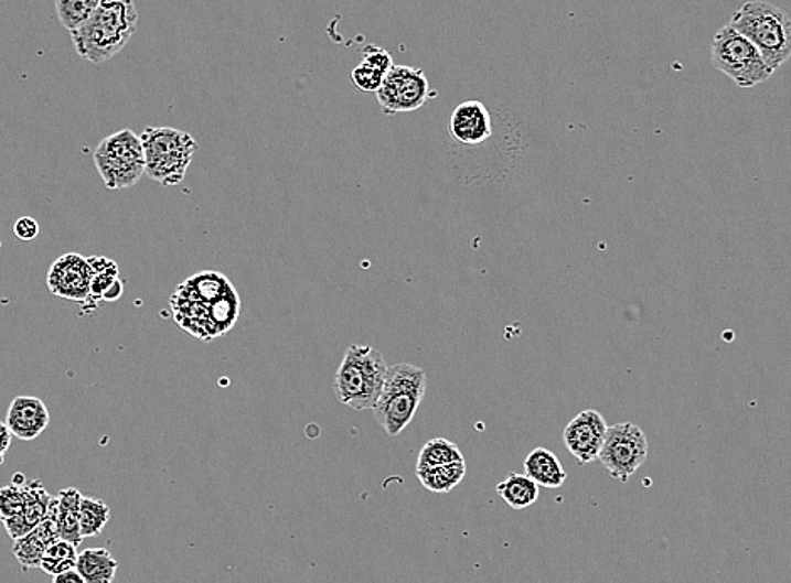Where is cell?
Returning <instances> with one entry per match:
<instances>
[{
  "instance_id": "cell-1",
  "label": "cell",
  "mask_w": 791,
  "mask_h": 583,
  "mask_svg": "<svg viewBox=\"0 0 791 583\" xmlns=\"http://www.w3.org/2000/svg\"><path fill=\"white\" fill-rule=\"evenodd\" d=\"M137 25L136 0H101L95 12L70 34L82 60L104 64L125 50Z\"/></svg>"
},
{
  "instance_id": "cell-2",
  "label": "cell",
  "mask_w": 791,
  "mask_h": 583,
  "mask_svg": "<svg viewBox=\"0 0 791 583\" xmlns=\"http://www.w3.org/2000/svg\"><path fill=\"white\" fill-rule=\"evenodd\" d=\"M389 365L383 354L370 345H351L334 379V393L342 406L352 410L374 409Z\"/></svg>"
},
{
  "instance_id": "cell-3",
  "label": "cell",
  "mask_w": 791,
  "mask_h": 583,
  "mask_svg": "<svg viewBox=\"0 0 791 583\" xmlns=\"http://www.w3.org/2000/svg\"><path fill=\"white\" fill-rule=\"evenodd\" d=\"M729 24L761 51L777 73L791 57V18L778 6L752 0L733 12Z\"/></svg>"
},
{
  "instance_id": "cell-4",
  "label": "cell",
  "mask_w": 791,
  "mask_h": 583,
  "mask_svg": "<svg viewBox=\"0 0 791 583\" xmlns=\"http://www.w3.org/2000/svg\"><path fill=\"white\" fill-rule=\"evenodd\" d=\"M426 392V374L411 364L387 368L380 399L374 406L377 424L391 438L402 434L418 412Z\"/></svg>"
},
{
  "instance_id": "cell-5",
  "label": "cell",
  "mask_w": 791,
  "mask_h": 583,
  "mask_svg": "<svg viewBox=\"0 0 791 583\" xmlns=\"http://www.w3.org/2000/svg\"><path fill=\"white\" fill-rule=\"evenodd\" d=\"M140 139L146 152V174L165 187L181 184L197 150L194 137L178 128L149 127Z\"/></svg>"
},
{
  "instance_id": "cell-6",
  "label": "cell",
  "mask_w": 791,
  "mask_h": 583,
  "mask_svg": "<svg viewBox=\"0 0 791 583\" xmlns=\"http://www.w3.org/2000/svg\"><path fill=\"white\" fill-rule=\"evenodd\" d=\"M710 63L717 72L731 78L739 88H755L773 76V67L745 34L723 25L710 43Z\"/></svg>"
},
{
  "instance_id": "cell-7",
  "label": "cell",
  "mask_w": 791,
  "mask_h": 583,
  "mask_svg": "<svg viewBox=\"0 0 791 583\" xmlns=\"http://www.w3.org/2000/svg\"><path fill=\"white\" fill-rule=\"evenodd\" d=\"M93 160L105 187L110 191L133 187L146 175L142 139L131 130H120L101 140Z\"/></svg>"
},
{
  "instance_id": "cell-8",
  "label": "cell",
  "mask_w": 791,
  "mask_h": 583,
  "mask_svg": "<svg viewBox=\"0 0 791 583\" xmlns=\"http://www.w3.org/2000/svg\"><path fill=\"white\" fill-rule=\"evenodd\" d=\"M649 441L639 425L630 422L608 428L598 460L607 467L613 479L627 483L645 464Z\"/></svg>"
},
{
  "instance_id": "cell-9",
  "label": "cell",
  "mask_w": 791,
  "mask_h": 583,
  "mask_svg": "<svg viewBox=\"0 0 791 583\" xmlns=\"http://www.w3.org/2000/svg\"><path fill=\"white\" fill-rule=\"evenodd\" d=\"M383 114H411L430 98V83L418 67L394 64L384 76L383 85L376 91Z\"/></svg>"
},
{
  "instance_id": "cell-10",
  "label": "cell",
  "mask_w": 791,
  "mask_h": 583,
  "mask_svg": "<svg viewBox=\"0 0 791 583\" xmlns=\"http://www.w3.org/2000/svg\"><path fill=\"white\" fill-rule=\"evenodd\" d=\"M92 277L93 269L88 258L70 252L51 264L47 272V287L54 296L82 303L89 298Z\"/></svg>"
},
{
  "instance_id": "cell-11",
  "label": "cell",
  "mask_w": 791,
  "mask_h": 583,
  "mask_svg": "<svg viewBox=\"0 0 791 583\" xmlns=\"http://www.w3.org/2000/svg\"><path fill=\"white\" fill-rule=\"evenodd\" d=\"M608 425L598 410L586 409L566 425L563 441L581 466L598 460Z\"/></svg>"
},
{
  "instance_id": "cell-12",
  "label": "cell",
  "mask_w": 791,
  "mask_h": 583,
  "mask_svg": "<svg viewBox=\"0 0 791 583\" xmlns=\"http://www.w3.org/2000/svg\"><path fill=\"white\" fill-rule=\"evenodd\" d=\"M448 133L460 145H482L493 134L489 108L477 99L460 102L448 121Z\"/></svg>"
},
{
  "instance_id": "cell-13",
  "label": "cell",
  "mask_w": 791,
  "mask_h": 583,
  "mask_svg": "<svg viewBox=\"0 0 791 583\" xmlns=\"http://www.w3.org/2000/svg\"><path fill=\"white\" fill-rule=\"evenodd\" d=\"M50 421L46 403L32 396L15 397L6 415V424L11 429L12 435L21 441L40 438L46 431Z\"/></svg>"
},
{
  "instance_id": "cell-14",
  "label": "cell",
  "mask_w": 791,
  "mask_h": 583,
  "mask_svg": "<svg viewBox=\"0 0 791 583\" xmlns=\"http://www.w3.org/2000/svg\"><path fill=\"white\" fill-rule=\"evenodd\" d=\"M524 471L541 488L546 489L562 488L568 477L562 461L544 447H536L530 456L525 457Z\"/></svg>"
},
{
  "instance_id": "cell-15",
  "label": "cell",
  "mask_w": 791,
  "mask_h": 583,
  "mask_svg": "<svg viewBox=\"0 0 791 583\" xmlns=\"http://www.w3.org/2000/svg\"><path fill=\"white\" fill-rule=\"evenodd\" d=\"M233 288L235 287L221 272L203 271L188 278L175 293L191 298V300L203 301V303H213Z\"/></svg>"
},
{
  "instance_id": "cell-16",
  "label": "cell",
  "mask_w": 791,
  "mask_h": 583,
  "mask_svg": "<svg viewBox=\"0 0 791 583\" xmlns=\"http://www.w3.org/2000/svg\"><path fill=\"white\" fill-rule=\"evenodd\" d=\"M76 569L85 583H111L117 575L118 563L107 548H86L78 553Z\"/></svg>"
},
{
  "instance_id": "cell-17",
  "label": "cell",
  "mask_w": 791,
  "mask_h": 583,
  "mask_svg": "<svg viewBox=\"0 0 791 583\" xmlns=\"http://www.w3.org/2000/svg\"><path fill=\"white\" fill-rule=\"evenodd\" d=\"M56 498L60 538L72 541L78 547L83 540L82 530H79V505H82L83 495L76 488H68L57 493Z\"/></svg>"
},
{
  "instance_id": "cell-18",
  "label": "cell",
  "mask_w": 791,
  "mask_h": 583,
  "mask_svg": "<svg viewBox=\"0 0 791 583\" xmlns=\"http://www.w3.org/2000/svg\"><path fill=\"white\" fill-rule=\"evenodd\" d=\"M539 488L527 474H509L507 479L499 483L498 495L507 503L512 509H525L539 499Z\"/></svg>"
},
{
  "instance_id": "cell-19",
  "label": "cell",
  "mask_w": 791,
  "mask_h": 583,
  "mask_svg": "<svg viewBox=\"0 0 791 583\" xmlns=\"http://www.w3.org/2000/svg\"><path fill=\"white\" fill-rule=\"evenodd\" d=\"M467 474L466 461L447 464V466L430 467V469H416L423 488L431 493H450L457 488Z\"/></svg>"
},
{
  "instance_id": "cell-20",
  "label": "cell",
  "mask_w": 791,
  "mask_h": 583,
  "mask_svg": "<svg viewBox=\"0 0 791 583\" xmlns=\"http://www.w3.org/2000/svg\"><path fill=\"white\" fill-rule=\"evenodd\" d=\"M466 461L458 445L445 438L431 439L419 451L416 469H430V467L447 466V464Z\"/></svg>"
},
{
  "instance_id": "cell-21",
  "label": "cell",
  "mask_w": 791,
  "mask_h": 583,
  "mask_svg": "<svg viewBox=\"0 0 791 583\" xmlns=\"http://www.w3.org/2000/svg\"><path fill=\"white\" fill-rule=\"evenodd\" d=\"M76 562H78L76 544L72 543V541L63 540V538H57L56 541L47 544L46 552H44L43 560H41L40 570L51 576L60 575L66 570L76 569Z\"/></svg>"
},
{
  "instance_id": "cell-22",
  "label": "cell",
  "mask_w": 791,
  "mask_h": 583,
  "mask_svg": "<svg viewBox=\"0 0 791 583\" xmlns=\"http://www.w3.org/2000/svg\"><path fill=\"white\" fill-rule=\"evenodd\" d=\"M110 506L104 499L88 498L83 496L79 505V530L83 538L98 537L110 521Z\"/></svg>"
},
{
  "instance_id": "cell-23",
  "label": "cell",
  "mask_w": 791,
  "mask_h": 583,
  "mask_svg": "<svg viewBox=\"0 0 791 583\" xmlns=\"http://www.w3.org/2000/svg\"><path fill=\"white\" fill-rule=\"evenodd\" d=\"M239 310H242V301H239L235 288L217 298L213 303H207V313H210V320L217 336L224 335L235 326V323L238 322Z\"/></svg>"
},
{
  "instance_id": "cell-24",
  "label": "cell",
  "mask_w": 791,
  "mask_h": 583,
  "mask_svg": "<svg viewBox=\"0 0 791 583\" xmlns=\"http://www.w3.org/2000/svg\"><path fill=\"white\" fill-rule=\"evenodd\" d=\"M24 509H22V518L31 530H34L38 523H41L46 517L47 508H50L53 496L44 489L40 479H32L24 485Z\"/></svg>"
},
{
  "instance_id": "cell-25",
  "label": "cell",
  "mask_w": 791,
  "mask_h": 583,
  "mask_svg": "<svg viewBox=\"0 0 791 583\" xmlns=\"http://www.w3.org/2000/svg\"><path fill=\"white\" fill-rule=\"evenodd\" d=\"M101 0H54L57 19L66 31H75L95 12Z\"/></svg>"
},
{
  "instance_id": "cell-26",
  "label": "cell",
  "mask_w": 791,
  "mask_h": 583,
  "mask_svg": "<svg viewBox=\"0 0 791 583\" xmlns=\"http://www.w3.org/2000/svg\"><path fill=\"white\" fill-rule=\"evenodd\" d=\"M46 548V541L41 540L34 531H31V533L24 535V537L14 540V544H12V553H14L15 560L21 563L22 569L40 570L41 560H43Z\"/></svg>"
},
{
  "instance_id": "cell-27",
  "label": "cell",
  "mask_w": 791,
  "mask_h": 583,
  "mask_svg": "<svg viewBox=\"0 0 791 583\" xmlns=\"http://www.w3.org/2000/svg\"><path fill=\"white\" fill-rule=\"evenodd\" d=\"M124 293L118 274L111 272H93L92 284H89V296L95 300L115 301Z\"/></svg>"
},
{
  "instance_id": "cell-28",
  "label": "cell",
  "mask_w": 791,
  "mask_h": 583,
  "mask_svg": "<svg viewBox=\"0 0 791 583\" xmlns=\"http://www.w3.org/2000/svg\"><path fill=\"white\" fill-rule=\"evenodd\" d=\"M351 76L355 88L364 93H376L377 89L381 88V85H383L386 73L381 72L377 67L371 66L366 61H362L359 66L352 69Z\"/></svg>"
},
{
  "instance_id": "cell-29",
  "label": "cell",
  "mask_w": 791,
  "mask_h": 583,
  "mask_svg": "<svg viewBox=\"0 0 791 583\" xmlns=\"http://www.w3.org/2000/svg\"><path fill=\"white\" fill-rule=\"evenodd\" d=\"M24 503V486L11 483V485L0 488V520L21 515Z\"/></svg>"
},
{
  "instance_id": "cell-30",
  "label": "cell",
  "mask_w": 791,
  "mask_h": 583,
  "mask_svg": "<svg viewBox=\"0 0 791 583\" xmlns=\"http://www.w3.org/2000/svg\"><path fill=\"white\" fill-rule=\"evenodd\" d=\"M362 61H366L371 66L377 67L384 73L389 72L391 67L394 66L393 56L383 47L377 46H367L364 50V60Z\"/></svg>"
},
{
  "instance_id": "cell-31",
  "label": "cell",
  "mask_w": 791,
  "mask_h": 583,
  "mask_svg": "<svg viewBox=\"0 0 791 583\" xmlns=\"http://www.w3.org/2000/svg\"><path fill=\"white\" fill-rule=\"evenodd\" d=\"M14 234L21 241H34L38 234H40V224L32 217H21V219L15 220Z\"/></svg>"
},
{
  "instance_id": "cell-32",
  "label": "cell",
  "mask_w": 791,
  "mask_h": 583,
  "mask_svg": "<svg viewBox=\"0 0 791 583\" xmlns=\"http://www.w3.org/2000/svg\"><path fill=\"white\" fill-rule=\"evenodd\" d=\"M0 521L4 525L6 531H8L12 541L18 540V538L24 537V535L31 533L32 531L31 528L28 527V523H25L22 515H18V517L4 518V520Z\"/></svg>"
},
{
  "instance_id": "cell-33",
  "label": "cell",
  "mask_w": 791,
  "mask_h": 583,
  "mask_svg": "<svg viewBox=\"0 0 791 583\" xmlns=\"http://www.w3.org/2000/svg\"><path fill=\"white\" fill-rule=\"evenodd\" d=\"M12 438H14V435H12L8 424L0 422V464L4 463L6 454H8L9 447H11Z\"/></svg>"
},
{
  "instance_id": "cell-34",
  "label": "cell",
  "mask_w": 791,
  "mask_h": 583,
  "mask_svg": "<svg viewBox=\"0 0 791 583\" xmlns=\"http://www.w3.org/2000/svg\"><path fill=\"white\" fill-rule=\"evenodd\" d=\"M54 583H85L82 573L78 569L66 570V572L60 573V575L53 576Z\"/></svg>"
},
{
  "instance_id": "cell-35",
  "label": "cell",
  "mask_w": 791,
  "mask_h": 583,
  "mask_svg": "<svg viewBox=\"0 0 791 583\" xmlns=\"http://www.w3.org/2000/svg\"><path fill=\"white\" fill-rule=\"evenodd\" d=\"M12 483H15V485L19 486H24L28 482L24 479V474L18 473L15 474L14 479H12Z\"/></svg>"
}]
</instances>
